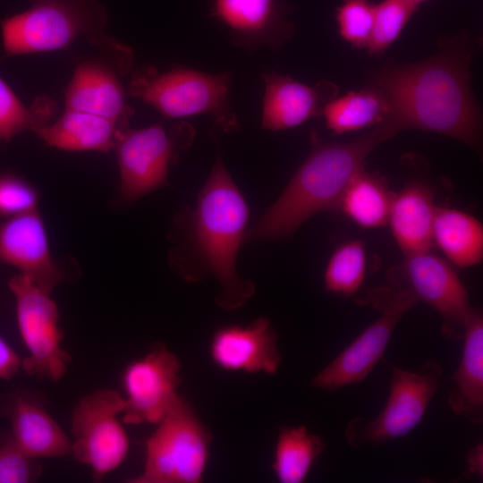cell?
I'll list each match as a JSON object with an SVG mask.
<instances>
[{
  "instance_id": "13",
  "label": "cell",
  "mask_w": 483,
  "mask_h": 483,
  "mask_svg": "<svg viewBox=\"0 0 483 483\" xmlns=\"http://www.w3.org/2000/svg\"><path fill=\"white\" fill-rule=\"evenodd\" d=\"M292 6L282 0H213L211 16L225 26L232 43L248 50L279 49L292 38Z\"/></svg>"
},
{
  "instance_id": "16",
  "label": "cell",
  "mask_w": 483,
  "mask_h": 483,
  "mask_svg": "<svg viewBox=\"0 0 483 483\" xmlns=\"http://www.w3.org/2000/svg\"><path fill=\"white\" fill-rule=\"evenodd\" d=\"M0 415L8 419L15 443L31 457L39 460L71 454L70 440L38 394L15 390L1 394Z\"/></svg>"
},
{
  "instance_id": "23",
  "label": "cell",
  "mask_w": 483,
  "mask_h": 483,
  "mask_svg": "<svg viewBox=\"0 0 483 483\" xmlns=\"http://www.w3.org/2000/svg\"><path fill=\"white\" fill-rule=\"evenodd\" d=\"M433 242L456 267H473L482 261L483 227L477 218L466 212L436 207Z\"/></svg>"
},
{
  "instance_id": "11",
  "label": "cell",
  "mask_w": 483,
  "mask_h": 483,
  "mask_svg": "<svg viewBox=\"0 0 483 483\" xmlns=\"http://www.w3.org/2000/svg\"><path fill=\"white\" fill-rule=\"evenodd\" d=\"M377 296L380 315L311 381L314 388L334 391L365 379L385 352L401 318L419 301L407 287Z\"/></svg>"
},
{
  "instance_id": "12",
  "label": "cell",
  "mask_w": 483,
  "mask_h": 483,
  "mask_svg": "<svg viewBox=\"0 0 483 483\" xmlns=\"http://www.w3.org/2000/svg\"><path fill=\"white\" fill-rule=\"evenodd\" d=\"M181 363L163 344L154 347L124 369L122 384L125 424H157L179 397Z\"/></svg>"
},
{
  "instance_id": "10",
  "label": "cell",
  "mask_w": 483,
  "mask_h": 483,
  "mask_svg": "<svg viewBox=\"0 0 483 483\" xmlns=\"http://www.w3.org/2000/svg\"><path fill=\"white\" fill-rule=\"evenodd\" d=\"M442 368L433 360L418 371L392 367L390 394L382 411L370 421L352 420L345 431L354 447L380 445L409 434L421 421L435 395Z\"/></svg>"
},
{
  "instance_id": "18",
  "label": "cell",
  "mask_w": 483,
  "mask_h": 483,
  "mask_svg": "<svg viewBox=\"0 0 483 483\" xmlns=\"http://www.w3.org/2000/svg\"><path fill=\"white\" fill-rule=\"evenodd\" d=\"M210 354L216 365L229 371L272 375L281 361L277 335L266 318L246 326L220 328L212 338Z\"/></svg>"
},
{
  "instance_id": "4",
  "label": "cell",
  "mask_w": 483,
  "mask_h": 483,
  "mask_svg": "<svg viewBox=\"0 0 483 483\" xmlns=\"http://www.w3.org/2000/svg\"><path fill=\"white\" fill-rule=\"evenodd\" d=\"M30 4L0 21L5 56L65 50L85 39L123 74L131 70L133 52L106 34L107 14L98 0H30Z\"/></svg>"
},
{
  "instance_id": "21",
  "label": "cell",
  "mask_w": 483,
  "mask_h": 483,
  "mask_svg": "<svg viewBox=\"0 0 483 483\" xmlns=\"http://www.w3.org/2000/svg\"><path fill=\"white\" fill-rule=\"evenodd\" d=\"M436 210L433 192L423 183H411L393 195L387 223L405 256L430 250Z\"/></svg>"
},
{
  "instance_id": "22",
  "label": "cell",
  "mask_w": 483,
  "mask_h": 483,
  "mask_svg": "<svg viewBox=\"0 0 483 483\" xmlns=\"http://www.w3.org/2000/svg\"><path fill=\"white\" fill-rule=\"evenodd\" d=\"M460 365L452 377L455 387L448 402L452 411L472 423L483 420V318L473 309L464 330Z\"/></svg>"
},
{
  "instance_id": "14",
  "label": "cell",
  "mask_w": 483,
  "mask_h": 483,
  "mask_svg": "<svg viewBox=\"0 0 483 483\" xmlns=\"http://www.w3.org/2000/svg\"><path fill=\"white\" fill-rule=\"evenodd\" d=\"M403 270L405 287L441 315L451 328L450 336H455L454 329L463 332L474 309L452 265L428 250L407 255Z\"/></svg>"
},
{
  "instance_id": "32",
  "label": "cell",
  "mask_w": 483,
  "mask_h": 483,
  "mask_svg": "<svg viewBox=\"0 0 483 483\" xmlns=\"http://www.w3.org/2000/svg\"><path fill=\"white\" fill-rule=\"evenodd\" d=\"M38 196L24 180L0 175V216L11 217L37 209Z\"/></svg>"
},
{
  "instance_id": "30",
  "label": "cell",
  "mask_w": 483,
  "mask_h": 483,
  "mask_svg": "<svg viewBox=\"0 0 483 483\" xmlns=\"http://www.w3.org/2000/svg\"><path fill=\"white\" fill-rule=\"evenodd\" d=\"M369 0H343L335 12L340 36L357 48H367L374 21Z\"/></svg>"
},
{
  "instance_id": "15",
  "label": "cell",
  "mask_w": 483,
  "mask_h": 483,
  "mask_svg": "<svg viewBox=\"0 0 483 483\" xmlns=\"http://www.w3.org/2000/svg\"><path fill=\"white\" fill-rule=\"evenodd\" d=\"M0 263L18 268L50 292L65 279L51 255L47 230L37 209L0 222Z\"/></svg>"
},
{
  "instance_id": "31",
  "label": "cell",
  "mask_w": 483,
  "mask_h": 483,
  "mask_svg": "<svg viewBox=\"0 0 483 483\" xmlns=\"http://www.w3.org/2000/svg\"><path fill=\"white\" fill-rule=\"evenodd\" d=\"M42 473L38 459L25 453L11 434H0V483H30Z\"/></svg>"
},
{
  "instance_id": "1",
  "label": "cell",
  "mask_w": 483,
  "mask_h": 483,
  "mask_svg": "<svg viewBox=\"0 0 483 483\" xmlns=\"http://www.w3.org/2000/svg\"><path fill=\"white\" fill-rule=\"evenodd\" d=\"M479 40L467 32L442 40L434 55L416 63L388 61L372 72L368 86L386 100V121L397 133L421 130L475 148L481 145V112L470 71Z\"/></svg>"
},
{
  "instance_id": "7",
  "label": "cell",
  "mask_w": 483,
  "mask_h": 483,
  "mask_svg": "<svg viewBox=\"0 0 483 483\" xmlns=\"http://www.w3.org/2000/svg\"><path fill=\"white\" fill-rule=\"evenodd\" d=\"M8 286L15 299L17 325L28 351V357L22 359V369L53 382L61 380L72 357L62 347L59 310L51 292L21 273L9 279Z\"/></svg>"
},
{
  "instance_id": "6",
  "label": "cell",
  "mask_w": 483,
  "mask_h": 483,
  "mask_svg": "<svg viewBox=\"0 0 483 483\" xmlns=\"http://www.w3.org/2000/svg\"><path fill=\"white\" fill-rule=\"evenodd\" d=\"M146 441L142 472L130 483H199L208 463L210 435L188 402L178 397Z\"/></svg>"
},
{
  "instance_id": "33",
  "label": "cell",
  "mask_w": 483,
  "mask_h": 483,
  "mask_svg": "<svg viewBox=\"0 0 483 483\" xmlns=\"http://www.w3.org/2000/svg\"><path fill=\"white\" fill-rule=\"evenodd\" d=\"M21 369H22V359L0 335V379H12Z\"/></svg>"
},
{
  "instance_id": "28",
  "label": "cell",
  "mask_w": 483,
  "mask_h": 483,
  "mask_svg": "<svg viewBox=\"0 0 483 483\" xmlns=\"http://www.w3.org/2000/svg\"><path fill=\"white\" fill-rule=\"evenodd\" d=\"M366 274V250L361 241H350L332 254L324 276L326 289L350 296L361 286Z\"/></svg>"
},
{
  "instance_id": "29",
  "label": "cell",
  "mask_w": 483,
  "mask_h": 483,
  "mask_svg": "<svg viewBox=\"0 0 483 483\" xmlns=\"http://www.w3.org/2000/svg\"><path fill=\"white\" fill-rule=\"evenodd\" d=\"M418 7L411 0H382L375 4L368 54L384 53L398 38Z\"/></svg>"
},
{
  "instance_id": "34",
  "label": "cell",
  "mask_w": 483,
  "mask_h": 483,
  "mask_svg": "<svg viewBox=\"0 0 483 483\" xmlns=\"http://www.w3.org/2000/svg\"><path fill=\"white\" fill-rule=\"evenodd\" d=\"M483 449L482 445H478L472 448L467 455V463L469 474H480L482 475V461H483Z\"/></svg>"
},
{
  "instance_id": "17",
  "label": "cell",
  "mask_w": 483,
  "mask_h": 483,
  "mask_svg": "<svg viewBox=\"0 0 483 483\" xmlns=\"http://www.w3.org/2000/svg\"><path fill=\"white\" fill-rule=\"evenodd\" d=\"M264 84L261 128L282 131L301 125L321 115L326 104L338 94V87L328 80L313 86L275 72L261 75Z\"/></svg>"
},
{
  "instance_id": "26",
  "label": "cell",
  "mask_w": 483,
  "mask_h": 483,
  "mask_svg": "<svg viewBox=\"0 0 483 483\" xmlns=\"http://www.w3.org/2000/svg\"><path fill=\"white\" fill-rule=\"evenodd\" d=\"M322 439L302 426L280 430L273 470L282 483L304 481L316 459L322 453Z\"/></svg>"
},
{
  "instance_id": "9",
  "label": "cell",
  "mask_w": 483,
  "mask_h": 483,
  "mask_svg": "<svg viewBox=\"0 0 483 483\" xmlns=\"http://www.w3.org/2000/svg\"><path fill=\"white\" fill-rule=\"evenodd\" d=\"M195 136L184 121L171 127L163 123L139 130L128 129L116 144L123 199L132 202L167 184L168 170Z\"/></svg>"
},
{
  "instance_id": "2",
  "label": "cell",
  "mask_w": 483,
  "mask_h": 483,
  "mask_svg": "<svg viewBox=\"0 0 483 483\" xmlns=\"http://www.w3.org/2000/svg\"><path fill=\"white\" fill-rule=\"evenodd\" d=\"M396 134L384 123L351 142L314 140L306 160L279 198L246 230L243 242L287 237L313 215L338 209L345 189L364 168L368 156Z\"/></svg>"
},
{
  "instance_id": "27",
  "label": "cell",
  "mask_w": 483,
  "mask_h": 483,
  "mask_svg": "<svg viewBox=\"0 0 483 483\" xmlns=\"http://www.w3.org/2000/svg\"><path fill=\"white\" fill-rule=\"evenodd\" d=\"M55 112V104L47 96L38 97L30 106H26L0 77V144L47 124Z\"/></svg>"
},
{
  "instance_id": "24",
  "label": "cell",
  "mask_w": 483,
  "mask_h": 483,
  "mask_svg": "<svg viewBox=\"0 0 483 483\" xmlns=\"http://www.w3.org/2000/svg\"><path fill=\"white\" fill-rule=\"evenodd\" d=\"M389 113L385 97L377 89L367 86L359 91L336 96L326 104L321 115L328 129L342 134L381 124L386 121Z\"/></svg>"
},
{
  "instance_id": "3",
  "label": "cell",
  "mask_w": 483,
  "mask_h": 483,
  "mask_svg": "<svg viewBox=\"0 0 483 483\" xmlns=\"http://www.w3.org/2000/svg\"><path fill=\"white\" fill-rule=\"evenodd\" d=\"M249 216L245 198L217 156L192 213L191 240L200 262L220 284L217 303L227 310L244 305L255 292L236 269Z\"/></svg>"
},
{
  "instance_id": "35",
  "label": "cell",
  "mask_w": 483,
  "mask_h": 483,
  "mask_svg": "<svg viewBox=\"0 0 483 483\" xmlns=\"http://www.w3.org/2000/svg\"><path fill=\"white\" fill-rule=\"evenodd\" d=\"M412 3H414L417 5H419L421 3L427 1V0H411Z\"/></svg>"
},
{
  "instance_id": "5",
  "label": "cell",
  "mask_w": 483,
  "mask_h": 483,
  "mask_svg": "<svg viewBox=\"0 0 483 483\" xmlns=\"http://www.w3.org/2000/svg\"><path fill=\"white\" fill-rule=\"evenodd\" d=\"M232 74L207 73L176 65L165 72L145 65L131 76L129 94L153 106L167 118L208 114L220 129L239 128L230 101Z\"/></svg>"
},
{
  "instance_id": "20",
  "label": "cell",
  "mask_w": 483,
  "mask_h": 483,
  "mask_svg": "<svg viewBox=\"0 0 483 483\" xmlns=\"http://www.w3.org/2000/svg\"><path fill=\"white\" fill-rule=\"evenodd\" d=\"M129 129V124L87 112L65 109L53 124L36 128L47 145L71 151L108 152Z\"/></svg>"
},
{
  "instance_id": "8",
  "label": "cell",
  "mask_w": 483,
  "mask_h": 483,
  "mask_svg": "<svg viewBox=\"0 0 483 483\" xmlns=\"http://www.w3.org/2000/svg\"><path fill=\"white\" fill-rule=\"evenodd\" d=\"M124 407L123 395L106 388L84 395L72 410L71 454L91 469L97 482L127 458L129 436L119 419Z\"/></svg>"
},
{
  "instance_id": "25",
  "label": "cell",
  "mask_w": 483,
  "mask_h": 483,
  "mask_svg": "<svg viewBox=\"0 0 483 483\" xmlns=\"http://www.w3.org/2000/svg\"><path fill=\"white\" fill-rule=\"evenodd\" d=\"M393 195L385 183L362 168L345 189L338 206L362 228H377L387 224Z\"/></svg>"
},
{
  "instance_id": "19",
  "label": "cell",
  "mask_w": 483,
  "mask_h": 483,
  "mask_svg": "<svg viewBox=\"0 0 483 483\" xmlns=\"http://www.w3.org/2000/svg\"><path fill=\"white\" fill-rule=\"evenodd\" d=\"M120 76L106 59L80 61L65 95V109L82 111L129 124L133 110L126 102Z\"/></svg>"
}]
</instances>
